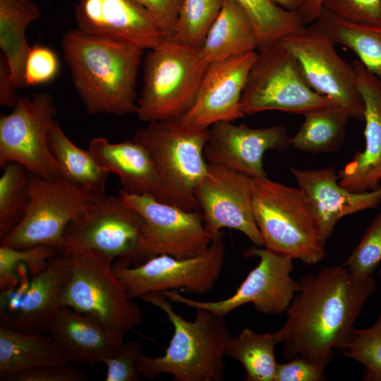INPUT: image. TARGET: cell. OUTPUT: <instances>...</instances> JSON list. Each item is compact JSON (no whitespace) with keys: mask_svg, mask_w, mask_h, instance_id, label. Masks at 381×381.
I'll list each match as a JSON object with an SVG mask.
<instances>
[{"mask_svg":"<svg viewBox=\"0 0 381 381\" xmlns=\"http://www.w3.org/2000/svg\"><path fill=\"white\" fill-rule=\"evenodd\" d=\"M277 330L286 359L301 356L325 368L351 336L363 306L375 289L372 276L358 277L344 265H329L299 280Z\"/></svg>","mask_w":381,"mask_h":381,"instance_id":"cell-1","label":"cell"},{"mask_svg":"<svg viewBox=\"0 0 381 381\" xmlns=\"http://www.w3.org/2000/svg\"><path fill=\"white\" fill-rule=\"evenodd\" d=\"M61 45L73 83L88 113L136 114V81L143 50L78 28L64 35Z\"/></svg>","mask_w":381,"mask_h":381,"instance_id":"cell-2","label":"cell"},{"mask_svg":"<svg viewBox=\"0 0 381 381\" xmlns=\"http://www.w3.org/2000/svg\"><path fill=\"white\" fill-rule=\"evenodd\" d=\"M140 298L162 310L174 327L163 356H140L137 368L143 377L152 380L166 373L175 381L225 380L224 357L231 336L224 317L196 308L195 319L188 321L174 310L172 302L160 292L146 294Z\"/></svg>","mask_w":381,"mask_h":381,"instance_id":"cell-3","label":"cell"},{"mask_svg":"<svg viewBox=\"0 0 381 381\" xmlns=\"http://www.w3.org/2000/svg\"><path fill=\"white\" fill-rule=\"evenodd\" d=\"M253 212L263 247L307 265L322 261L326 241L303 191L265 178H251Z\"/></svg>","mask_w":381,"mask_h":381,"instance_id":"cell-4","label":"cell"},{"mask_svg":"<svg viewBox=\"0 0 381 381\" xmlns=\"http://www.w3.org/2000/svg\"><path fill=\"white\" fill-rule=\"evenodd\" d=\"M208 128L176 119L152 121L137 131L133 140L147 150L157 170V200L186 211L200 210L194 192L208 169L204 156Z\"/></svg>","mask_w":381,"mask_h":381,"instance_id":"cell-5","label":"cell"},{"mask_svg":"<svg viewBox=\"0 0 381 381\" xmlns=\"http://www.w3.org/2000/svg\"><path fill=\"white\" fill-rule=\"evenodd\" d=\"M71 265L69 281L59 306L69 307L97 318L117 340L141 322L137 304L116 277L114 261L96 250L66 247Z\"/></svg>","mask_w":381,"mask_h":381,"instance_id":"cell-6","label":"cell"},{"mask_svg":"<svg viewBox=\"0 0 381 381\" xmlns=\"http://www.w3.org/2000/svg\"><path fill=\"white\" fill-rule=\"evenodd\" d=\"M200 49L166 41L149 50L136 114L145 123L181 118L193 106L208 66Z\"/></svg>","mask_w":381,"mask_h":381,"instance_id":"cell-7","label":"cell"},{"mask_svg":"<svg viewBox=\"0 0 381 381\" xmlns=\"http://www.w3.org/2000/svg\"><path fill=\"white\" fill-rule=\"evenodd\" d=\"M258 50L242 93L241 106L245 116L268 110L303 114L337 105L308 85L296 59L282 40Z\"/></svg>","mask_w":381,"mask_h":381,"instance_id":"cell-8","label":"cell"},{"mask_svg":"<svg viewBox=\"0 0 381 381\" xmlns=\"http://www.w3.org/2000/svg\"><path fill=\"white\" fill-rule=\"evenodd\" d=\"M29 193L23 217L1 245L17 248L47 245L62 252L68 225L98 199L64 176L49 179L30 172Z\"/></svg>","mask_w":381,"mask_h":381,"instance_id":"cell-9","label":"cell"},{"mask_svg":"<svg viewBox=\"0 0 381 381\" xmlns=\"http://www.w3.org/2000/svg\"><path fill=\"white\" fill-rule=\"evenodd\" d=\"M222 236L213 239L205 251L193 257L159 255L133 267L116 260L114 271L131 299L171 290L202 295L214 287L224 267Z\"/></svg>","mask_w":381,"mask_h":381,"instance_id":"cell-10","label":"cell"},{"mask_svg":"<svg viewBox=\"0 0 381 381\" xmlns=\"http://www.w3.org/2000/svg\"><path fill=\"white\" fill-rule=\"evenodd\" d=\"M56 114L49 92H40L31 97L19 96L12 111L0 116V167L14 162L40 177L64 176L47 142Z\"/></svg>","mask_w":381,"mask_h":381,"instance_id":"cell-11","label":"cell"},{"mask_svg":"<svg viewBox=\"0 0 381 381\" xmlns=\"http://www.w3.org/2000/svg\"><path fill=\"white\" fill-rule=\"evenodd\" d=\"M281 40L315 92L343 108L350 118L364 120V102L353 66L338 54L335 43L320 25L314 22Z\"/></svg>","mask_w":381,"mask_h":381,"instance_id":"cell-12","label":"cell"},{"mask_svg":"<svg viewBox=\"0 0 381 381\" xmlns=\"http://www.w3.org/2000/svg\"><path fill=\"white\" fill-rule=\"evenodd\" d=\"M243 255L258 258L259 262L229 298L202 301L184 296L177 290L162 294L172 303L194 309L204 308L224 318L247 303H252L258 312L265 315L286 313L299 288L298 280L291 277L293 259L255 246L247 248Z\"/></svg>","mask_w":381,"mask_h":381,"instance_id":"cell-13","label":"cell"},{"mask_svg":"<svg viewBox=\"0 0 381 381\" xmlns=\"http://www.w3.org/2000/svg\"><path fill=\"white\" fill-rule=\"evenodd\" d=\"M143 225L141 214L127 205L120 195H104L68 225L63 249H90L113 261L139 265L144 262L139 250Z\"/></svg>","mask_w":381,"mask_h":381,"instance_id":"cell-14","label":"cell"},{"mask_svg":"<svg viewBox=\"0 0 381 381\" xmlns=\"http://www.w3.org/2000/svg\"><path fill=\"white\" fill-rule=\"evenodd\" d=\"M119 195L144 219L139 242L144 262L159 255L193 257L205 251L212 243L200 210L186 211L152 195L129 193L122 188Z\"/></svg>","mask_w":381,"mask_h":381,"instance_id":"cell-15","label":"cell"},{"mask_svg":"<svg viewBox=\"0 0 381 381\" xmlns=\"http://www.w3.org/2000/svg\"><path fill=\"white\" fill-rule=\"evenodd\" d=\"M194 195L212 241L222 229L243 233L258 247L263 242L253 212L251 178L225 166L208 164Z\"/></svg>","mask_w":381,"mask_h":381,"instance_id":"cell-16","label":"cell"},{"mask_svg":"<svg viewBox=\"0 0 381 381\" xmlns=\"http://www.w3.org/2000/svg\"><path fill=\"white\" fill-rule=\"evenodd\" d=\"M208 131L204 149L207 162L225 166L250 178L267 177L262 162L266 151H282L291 146V138L282 125L253 128L226 121L212 124Z\"/></svg>","mask_w":381,"mask_h":381,"instance_id":"cell-17","label":"cell"},{"mask_svg":"<svg viewBox=\"0 0 381 381\" xmlns=\"http://www.w3.org/2000/svg\"><path fill=\"white\" fill-rule=\"evenodd\" d=\"M77 28L96 37L152 49L167 41L148 11L135 0H80Z\"/></svg>","mask_w":381,"mask_h":381,"instance_id":"cell-18","label":"cell"},{"mask_svg":"<svg viewBox=\"0 0 381 381\" xmlns=\"http://www.w3.org/2000/svg\"><path fill=\"white\" fill-rule=\"evenodd\" d=\"M258 55L253 51L210 64L192 107L180 119L208 128L219 121L243 117L242 93Z\"/></svg>","mask_w":381,"mask_h":381,"instance_id":"cell-19","label":"cell"},{"mask_svg":"<svg viewBox=\"0 0 381 381\" xmlns=\"http://www.w3.org/2000/svg\"><path fill=\"white\" fill-rule=\"evenodd\" d=\"M365 111V147L339 172V183L351 192L376 189L381 183V80L358 60L351 63Z\"/></svg>","mask_w":381,"mask_h":381,"instance_id":"cell-20","label":"cell"},{"mask_svg":"<svg viewBox=\"0 0 381 381\" xmlns=\"http://www.w3.org/2000/svg\"><path fill=\"white\" fill-rule=\"evenodd\" d=\"M291 171L311 205L327 240L342 217L375 208L381 202V183L374 190L351 192L339 184L332 167L318 169L291 168Z\"/></svg>","mask_w":381,"mask_h":381,"instance_id":"cell-21","label":"cell"},{"mask_svg":"<svg viewBox=\"0 0 381 381\" xmlns=\"http://www.w3.org/2000/svg\"><path fill=\"white\" fill-rule=\"evenodd\" d=\"M47 332L66 352L69 361L78 364L104 363L123 343L95 317L66 306L56 308Z\"/></svg>","mask_w":381,"mask_h":381,"instance_id":"cell-22","label":"cell"},{"mask_svg":"<svg viewBox=\"0 0 381 381\" xmlns=\"http://www.w3.org/2000/svg\"><path fill=\"white\" fill-rule=\"evenodd\" d=\"M71 274L70 260L64 252H61L49 260L42 272L31 277L29 288L18 310L0 322L23 332H47L49 320L59 307L60 297Z\"/></svg>","mask_w":381,"mask_h":381,"instance_id":"cell-23","label":"cell"},{"mask_svg":"<svg viewBox=\"0 0 381 381\" xmlns=\"http://www.w3.org/2000/svg\"><path fill=\"white\" fill-rule=\"evenodd\" d=\"M90 152L109 172L116 174L122 189L138 195H155L158 176L147 150L133 140L110 143L106 138L96 137L89 142Z\"/></svg>","mask_w":381,"mask_h":381,"instance_id":"cell-24","label":"cell"},{"mask_svg":"<svg viewBox=\"0 0 381 381\" xmlns=\"http://www.w3.org/2000/svg\"><path fill=\"white\" fill-rule=\"evenodd\" d=\"M259 40L250 18L234 0H224L222 9L200 48L210 64L256 51Z\"/></svg>","mask_w":381,"mask_h":381,"instance_id":"cell-25","label":"cell"},{"mask_svg":"<svg viewBox=\"0 0 381 381\" xmlns=\"http://www.w3.org/2000/svg\"><path fill=\"white\" fill-rule=\"evenodd\" d=\"M70 362L66 352L50 336L23 332L0 322V380L37 365Z\"/></svg>","mask_w":381,"mask_h":381,"instance_id":"cell-26","label":"cell"},{"mask_svg":"<svg viewBox=\"0 0 381 381\" xmlns=\"http://www.w3.org/2000/svg\"><path fill=\"white\" fill-rule=\"evenodd\" d=\"M47 142L64 177L97 198L106 195V182L110 173L89 149H81L73 143L57 121L49 131Z\"/></svg>","mask_w":381,"mask_h":381,"instance_id":"cell-27","label":"cell"},{"mask_svg":"<svg viewBox=\"0 0 381 381\" xmlns=\"http://www.w3.org/2000/svg\"><path fill=\"white\" fill-rule=\"evenodd\" d=\"M40 11L32 0H0V48L18 89L25 87V66L30 50L25 32Z\"/></svg>","mask_w":381,"mask_h":381,"instance_id":"cell-28","label":"cell"},{"mask_svg":"<svg viewBox=\"0 0 381 381\" xmlns=\"http://www.w3.org/2000/svg\"><path fill=\"white\" fill-rule=\"evenodd\" d=\"M315 23L335 44L351 50L368 71L381 80V25L351 23L324 8Z\"/></svg>","mask_w":381,"mask_h":381,"instance_id":"cell-29","label":"cell"},{"mask_svg":"<svg viewBox=\"0 0 381 381\" xmlns=\"http://www.w3.org/2000/svg\"><path fill=\"white\" fill-rule=\"evenodd\" d=\"M303 115V122L291 138V146L294 149L317 154L335 152L341 147L350 118L343 108L332 105Z\"/></svg>","mask_w":381,"mask_h":381,"instance_id":"cell-30","label":"cell"},{"mask_svg":"<svg viewBox=\"0 0 381 381\" xmlns=\"http://www.w3.org/2000/svg\"><path fill=\"white\" fill-rule=\"evenodd\" d=\"M281 343L279 335L258 333L246 327L238 336L231 337L225 349V356L240 362L246 371V381H274L278 363L275 347Z\"/></svg>","mask_w":381,"mask_h":381,"instance_id":"cell-31","label":"cell"},{"mask_svg":"<svg viewBox=\"0 0 381 381\" xmlns=\"http://www.w3.org/2000/svg\"><path fill=\"white\" fill-rule=\"evenodd\" d=\"M255 28L259 49L300 30L306 24L298 12L289 11L270 0H234Z\"/></svg>","mask_w":381,"mask_h":381,"instance_id":"cell-32","label":"cell"},{"mask_svg":"<svg viewBox=\"0 0 381 381\" xmlns=\"http://www.w3.org/2000/svg\"><path fill=\"white\" fill-rule=\"evenodd\" d=\"M0 178V240L20 222L30 200L29 171L17 162L7 163Z\"/></svg>","mask_w":381,"mask_h":381,"instance_id":"cell-33","label":"cell"},{"mask_svg":"<svg viewBox=\"0 0 381 381\" xmlns=\"http://www.w3.org/2000/svg\"><path fill=\"white\" fill-rule=\"evenodd\" d=\"M223 1L183 0L170 41L190 48H201Z\"/></svg>","mask_w":381,"mask_h":381,"instance_id":"cell-34","label":"cell"},{"mask_svg":"<svg viewBox=\"0 0 381 381\" xmlns=\"http://www.w3.org/2000/svg\"><path fill=\"white\" fill-rule=\"evenodd\" d=\"M337 349L364 366L363 380L381 381V301L375 322L367 328H354L349 338Z\"/></svg>","mask_w":381,"mask_h":381,"instance_id":"cell-35","label":"cell"},{"mask_svg":"<svg viewBox=\"0 0 381 381\" xmlns=\"http://www.w3.org/2000/svg\"><path fill=\"white\" fill-rule=\"evenodd\" d=\"M61 251L47 245H38L17 248L0 246V290H5L16 285L18 277L16 267L23 264L28 268L31 277L42 272L52 258Z\"/></svg>","mask_w":381,"mask_h":381,"instance_id":"cell-36","label":"cell"},{"mask_svg":"<svg viewBox=\"0 0 381 381\" xmlns=\"http://www.w3.org/2000/svg\"><path fill=\"white\" fill-rule=\"evenodd\" d=\"M381 262V212L373 219L358 244L342 263L358 277L371 276Z\"/></svg>","mask_w":381,"mask_h":381,"instance_id":"cell-37","label":"cell"},{"mask_svg":"<svg viewBox=\"0 0 381 381\" xmlns=\"http://www.w3.org/2000/svg\"><path fill=\"white\" fill-rule=\"evenodd\" d=\"M322 8L344 20L381 25V0H322Z\"/></svg>","mask_w":381,"mask_h":381,"instance_id":"cell-38","label":"cell"},{"mask_svg":"<svg viewBox=\"0 0 381 381\" xmlns=\"http://www.w3.org/2000/svg\"><path fill=\"white\" fill-rule=\"evenodd\" d=\"M141 344L136 340L123 342L118 351L106 358V381H141L143 376L137 368L141 355Z\"/></svg>","mask_w":381,"mask_h":381,"instance_id":"cell-39","label":"cell"},{"mask_svg":"<svg viewBox=\"0 0 381 381\" xmlns=\"http://www.w3.org/2000/svg\"><path fill=\"white\" fill-rule=\"evenodd\" d=\"M59 71V60L53 50L38 44L31 47L25 66L26 87L47 83L56 76Z\"/></svg>","mask_w":381,"mask_h":381,"instance_id":"cell-40","label":"cell"},{"mask_svg":"<svg viewBox=\"0 0 381 381\" xmlns=\"http://www.w3.org/2000/svg\"><path fill=\"white\" fill-rule=\"evenodd\" d=\"M85 371L69 362L52 363L37 365L13 373L1 381H85Z\"/></svg>","mask_w":381,"mask_h":381,"instance_id":"cell-41","label":"cell"},{"mask_svg":"<svg viewBox=\"0 0 381 381\" xmlns=\"http://www.w3.org/2000/svg\"><path fill=\"white\" fill-rule=\"evenodd\" d=\"M325 370L322 365L295 356L277 364L274 381H322L327 380Z\"/></svg>","mask_w":381,"mask_h":381,"instance_id":"cell-42","label":"cell"},{"mask_svg":"<svg viewBox=\"0 0 381 381\" xmlns=\"http://www.w3.org/2000/svg\"><path fill=\"white\" fill-rule=\"evenodd\" d=\"M151 14L167 41L173 37L183 0H135Z\"/></svg>","mask_w":381,"mask_h":381,"instance_id":"cell-43","label":"cell"},{"mask_svg":"<svg viewBox=\"0 0 381 381\" xmlns=\"http://www.w3.org/2000/svg\"><path fill=\"white\" fill-rule=\"evenodd\" d=\"M13 78L9 64L6 57L0 54V104L13 108L19 96Z\"/></svg>","mask_w":381,"mask_h":381,"instance_id":"cell-44","label":"cell"},{"mask_svg":"<svg viewBox=\"0 0 381 381\" xmlns=\"http://www.w3.org/2000/svg\"><path fill=\"white\" fill-rule=\"evenodd\" d=\"M322 0H310L299 11L306 25L316 21L322 11Z\"/></svg>","mask_w":381,"mask_h":381,"instance_id":"cell-45","label":"cell"},{"mask_svg":"<svg viewBox=\"0 0 381 381\" xmlns=\"http://www.w3.org/2000/svg\"><path fill=\"white\" fill-rule=\"evenodd\" d=\"M282 8L289 11L298 12L310 0H270Z\"/></svg>","mask_w":381,"mask_h":381,"instance_id":"cell-46","label":"cell"}]
</instances>
